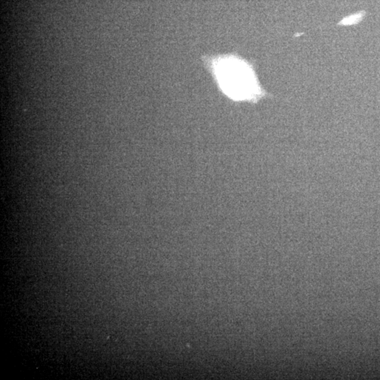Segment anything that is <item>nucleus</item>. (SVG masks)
Instances as JSON below:
<instances>
[{
	"instance_id": "obj_1",
	"label": "nucleus",
	"mask_w": 380,
	"mask_h": 380,
	"mask_svg": "<svg viewBox=\"0 0 380 380\" xmlns=\"http://www.w3.org/2000/svg\"><path fill=\"white\" fill-rule=\"evenodd\" d=\"M206 69L224 95L232 100L256 104L268 95L252 64L235 53L202 57Z\"/></svg>"
},
{
	"instance_id": "obj_2",
	"label": "nucleus",
	"mask_w": 380,
	"mask_h": 380,
	"mask_svg": "<svg viewBox=\"0 0 380 380\" xmlns=\"http://www.w3.org/2000/svg\"><path fill=\"white\" fill-rule=\"evenodd\" d=\"M365 15L364 12L358 13L357 14H354L350 16H348L347 18H344L339 24H342L344 25H352V24H356L359 23L362 20L363 16Z\"/></svg>"
}]
</instances>
